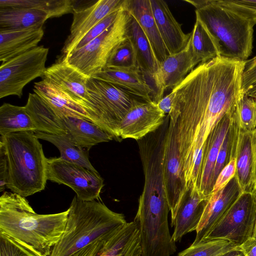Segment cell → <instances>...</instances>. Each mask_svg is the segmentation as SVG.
<instances>
[{
  "label": "cell",
  "mask_w": 256,
  "mask_h": 256,
  "mask_svg": "<svg viewBox=\"0 0 256 256\" xmlns=\"http://www.w3.org/2000/svg\"><path fill=\"white\" fill-rule=\"evenodd\" d=\"M245 62L218 56L200 63L172 89L175 96L168 115L176 124L183 164L202 158L210 133L234 108L244 91Z\"/></svg>",
  "instance_id": "obj_1"
},
{
  "label": "cell",
  "mask_w": 256,
  "mask_h": 256,
  "mask_svg": "<svg viewBox=\"0 0 256 256\" xmlns=\"http://www.w3.org/2000/svg\"><path fill=\"white\" fill-rule=\"evenodd\" d=\"M68 208L51 214L36 213L25 197L4 192L0 197V232L50 256L64 232Z\"/></svg>",
  "instance_id": "obj_2"
},
{
  "label": "cell",
  "mask_w": 256,
  "mask_h": 256,
  "mask_svg": "<svg viewBox=\"0 0 256 256\" xmlns=\"http://www.w3.org/2000/svg\"><path fill=\"white\" fill-rule=\"evenodd\" d=\"M63 235L50 256H70L89 244L106 240L126 223L124 216L98 200L84 201L75 196Z\"/></svg>",
  "instance_id": "obj_3"
},
{
  "label": "cell",
  "mask_w": 256,
  "mask_h": 256,
  "mask_svg": "<svg viewBox=\"0 0 256 256\" xmlns=\"http://www.w3.org/2000/svg\"><path fill=\"white\" fill-rule=\"evenodd\" d=\"M8 169L6 188L24 197L44 190L48 180V158L34 132L0 136Z\"/></svg>",
  "instance_id": "obj_4"
},
{
  "label": "cell",
  "mask_w": 256,
  "mask_h": 256,
  "mask_svg": "<svg viewBox=\"0 0 256 256\" xmlns=\"http://www.w3.org/2000/svg\"><path fill=\"white\" fill-rule=\"evenodd\" d=\"M195 8L196 16L218 44L220 56L246 61L253 48L254 25L218 4L216 0H184Z\"/></svg>",
  "instance_id": "obj_5"
},
{
  "label": "cell",
  "mask_w": 256,
  "mask_h": 256,
  "mask_svg": "<svg viewBox=\"0 0 256 256\" xmlns=\"http://www.w3.org/2000/svg\"><path fill=\"white\" fill-rule=\"evenodd\" d=\"M130 16L123 6L117 18L108 29L84 47L62 56L88 78L100 72L105 68L113 50L127 38Z\"/></svg>",
  "instance_id": "obj_6"
},
{
  "label": "cell",
  "mask_w": 256,
  "mask_h": 256,
  "mask_svg": "<svg viewBox=\"0 0 256 256\" xmlns=\"http://www.w3.org/2000/svg\"><path fill=\"white\" fill-rule=\"evenodd\" d=\"M86 88L105 130L111 134L114 140L120 141L118 127L132 106L134 98L119 86L92 77L88 78Z\"/></svg>",
  "instance_id": "obj_7"
},
{
  "label": "cell",
  "mask_w": 256,
  "mask_h": 256,
  "mask_svg": "<svg viewBox=\"0 0 256 256\" xmlns=\"http://www.w3.org/2000/svg\"><path fill=\"white\" fill-rule=\"evenodd\" d=\"M256 228L255 196L242 192L202 242L224 240L240 246L254 236Z\"/></svg>",
  "instance_id": "obj_8"
},
{
  "label": "cell",
  "mask_w": 256,
  "mask_h": 256,
  "mask_svg": "<svg viewBox=\"0 0 256 256\" xmlns=\"http://www.w3.org/2000/svg\"><path fill=\"white\" fill-rule=\"evenodd\" d=\"M48 48L40 46L2 62L0 66V98L16 96L20 98L24 87L43 77Z\"/></svg>",
  "instance_id": "obj_9"
},
{
  "label": "cell",
  "mask_w": 256,
  "mask_h": 256,
  "mask_svg": "<svg viewBox=\"0 0 256 256\" xmlns=\"http://www.w3.org/2000/svg\"><path fill=\"white\" fill-rule=\"evenodd\" d=\"M48 180L70 187L80 200H98L104 186V179L96 171L60 158H48Z\"/></svg>",
  "instance_id": "obj_10"
},
{
  "label": "cell",
  "mask_w": 256,
  "mask_h": 256,
  "mask_svg": "<svg viewBox=\"0 0 256 256\" xmlns=\"http://www.w3.org/2000/svg\"><path fill=\"white\" fill-rule=\"evenodd\" d=\"M163 170L172 222L188 188L181 162L176 125L170 119L166 135Z\"/></svg>",
  "instance_id": "obj_11"
},
{
  "label": "cell",
  "mask_w": 256,
  "mask_h": 256,
  "mask_svg": "<svg viewBox=\"0 0 256 256\" xmlns=\"http://www.w3.org/2000/svg\"><path fill=\"white\" fill-rule=\"evenodd\" d=\"M88 78L70 66L64 57L60 56L56 62L46 68L42 79L56 86L82 106L104 130L88 96L86 83Z\"/></svg>",
  "instance_id": "obj_12"
},
{
  "label": "cell",
  "mask_w": 256,
  "mask_h": 256,
  "mask_svg": "<svg viewBox=\"0 0 256 256\" xmlns=\"http://www.w3.org/2000/svg\"><path fill=\"white\" fill-rule=\"evenodd\" d=\"M166 117L155 102L134 98L132 106L120 124L118 137L121 140H140L158 130L164 123Z\"/></svg>",
  "instance_id": "obj_13"
},
{
  "label": "cell",
  "mask_w": 256,
  "mask_h": 256,
  "mask_svg": "<svg viewBox=\"0 0 256 256\" xmlns=\"http://www.w3.org/2000/svg\"><path fill=\"white\" fill-rule=\"evenodd\" d=\"M198 65L195 62L188 44L182 51L169 55L160 63L157 72L148 78L152 90V101L158 103L164 97V91L173 89Z\"/></svg>",
  "instance_id": "obj_14"
},
{
  "label": "cell",
  "mask_w": 256,
  "mask_h": 256,
  "mask_svg": "<svg viewBox=\"0 0 256 256\" xmlns=\"http://www.w3.org/2000/svg\"><path fill=\"white\" fill-rule=\"evenodd\" d=\"M124 0H99L82 7L74 6L70 34L61 50V56L68 54L83 36L102 19L120 10Z\"/></svg>",
  "instance_id": "obj_15"
},
{
  "label": "cell",
  "mask_w": 256,
  "mask_h": 256,
  "mask_svg": "<svg viewBox=\"0 0 256 256\" xmlns=\"http://www.w3.org/2000/svg\"><path fill=\"white\" fill-rule=\"evenodd\" d=\"M242 192L234 176L222 190L212 192L196 230V236L192 244L202 242Z\"/></svg>",
  "instance_id": "obj_16"
},
{
  "label": "cell",
  "mask_w": 256,
  "mask_h": 256,
  "mask_svg": "<svg viewBox=\"0 0 256 256\" xmlns=\"http://www.w3.org/2000/svg\"><path fill=\"white\" fill-rule=\"evenodd\" d=\"M233 109L227 112L216 124L204 146L198 190L204 196H210L212 192L214 166L220 148L231 122Z\"/></svg>",
  "instance_id": "obj_17"
},
{
  "label": "cell",
  "mask_w": 256,
  "mask_h": 256,
  "mask_svg": "<svg viewBox=\"0 0 256 256\" xmlns=\"http://www.w3.org/2000/svg\"><path fill=\"white\" fill-rule=\"evenodd\" d=\"M210 197L201 194L196 187L188 188L171 222V226L174 228L172 238L175 242L188 233L196 230Z\"/></svg>",
  "instance_id": "obj_18"
},
{
  "label": "cell",
  "mask_w": 256,
  "mask_h": 256,
  "mask_svg": "<svg viewBox=\"0 0 256 256\" xmlns=\"http://www.w3.org/2000/svg\"><path fill=\"white\" fill-rule=\"evenodd\" d=\"M234 158L235 176L242 192H252L256 186V130H240Z\"/></svg>",
  "instance_id": "obj_19"
},
{
  "label": "cell",
  "mask_w": 256,
  "mask_h": 256,
  "mask_svg": "<svg viewBox=\"0 0 256 256\" xmlns=\"http://www.w3.org/2000/svg\"><path fill=\"white\" fill-rule=\"evenodd\" d=\"M152 14L164 43L170 54H174L186 46L190 32L185 34L164 0H150Z\"/></svg>",
  "instance_id": "obj_20"
},
{
  "label": "cell",
  "mask_w": 256,
  "mask_h": 256,
  "mask_svg": "<svg viewBox=\"0 0 256 256\" xmlns=\"http://www.w3.org/2000/svg\"><path fill=\"white\" fill-rule=\"evenodd\" d=\"M124 6L139 24L160 64L170 54L159 32L150 0H125Z\"/></svg>",
  "instance_id": "obj_21"
},
{
  "label": "cell",
  "mask_w": 256,
  "mask_h": 256,
  "mask_svg": "<svg viewBox=\"0 0 256 256\" xmlns=\"http://www.w3.org/2000/svg\"><path fill=\"white\" fill-rule=\"evenodd\" d=\"M60 116L80 118L98 125L96 120L80 104L56 86L42 79L35 82L33 89Z\"/></svg>",
  "instance_id": "obj_22"
},
{
  "label": "cell",
  "mask_w": 256,
  "mask_h": 256,
  "mask_svg": "<svg viewBox=\"0 0 256 256\" xmlns=\"http://www.w3.org/2000/svg\"><path fill=\"white\" fill-rule=\"evenodd\" d=\"M91 77L118 86L142 100L152 101V88L140 70L105 68Z\"/></svg>",
  "instance_id": "obj_23"
},
{
  "label": "cell",
  "mask_w": 256,
  "mask_h": 256,
  "mask_svg": "<svg viewBox=\"0 0 256 256\" xmlns=\"http://www.w3.org/2000/svg\"><path fill=\"white\" fill-rule=\"evenodd\" d=\"M44 34L42 27L22 30H0L2 63L38 46Z\"/></svg>",
  "instance_id": "obj_24"
},
{
  "label": "cell",
  "mask_w": 256,
  "mask_h": 256,
  "mask_svg": "<svg viewBox=\"0 0 256 256\" xmlns=\"http://www.w3.org/2000/svg\"><path fill=\"white\" fill-rule=\"evenodd\" d=\"M68 134L79 146L89 150L99 143L114 140V136L96 124L74 116H60Z\"/></svg>",
  "instance_id": "obj_25"
},
{
  "label": "cell",
  "mask_w": 256,
  "mask_h": 256,
  "mask_svg": "<svg viewBox=\"0 0 256 256\" xmlns=\"http://www.w3.org/2000/svg\"><path fill=\"white\" fill-rule=\"evenodd\" d=\"M25 108L36 131L50 134H68L62 118L36 94H29Z\"/></svg>",
  "instance_id": "obj_26"
},
{
  "label": "cell",
  "mask_w": 256,
  "mask_h": 256,
  "mask_svg": "<svg viewBox=\"0 0 256 256\" xmlns=\"http://www.w3.org/2000/svg\"><path fill=\"white\" fill-rule=\"evenodd\" d=\"M98 256H142L136 223L128 222L104 243Z\"/></svg>",
  "instance_id": "obj_27"
},
{
  "label": "cell",
  "mask_w": 256,
  "mask_h": 256,
  "mask_svg": "<svg viewBox=\"0 0 256 256\" xmlns=\"http://www.w3.org/2000/svg\"><path fill=\"white\" fill-rule=\"evenodd\" d=\"M126 36L136 52L138 67L146 77H152L159 68L158 62L147 38L136 19L130 15Z\"/></svg>",
  "instance_id": "obj_28"
},
{
  "label": "cell",
  "mask_w": 256,
  "mask_h": 256,
  "mask_svg": "<svg viewBox=\"0 0 256 256\" xmlns=\"http://www.w3.org/2000/svg\"><path fill=\"white\" fill-rule=\"evenodd\" d=\"M49 18L42 11L28 8H0V30H22L42 27Z\"/></svg>",
  "instance_id": "obj_29"
},
{
  "label": "cell",
  "mask_w": 256,
  "mask_h": 256,
  "mask_svg": "<svg viewBox=\"0 0 256 256\" xmlns=\"http://www.w3.org/2000/svg\"><path fill=\"white\" fill-rule=\"evenodd\" d=\"M34 134L38 138L54 144L58 149L61 158L96 171L89 160V150L78 145L68 134H50L38 131L34 132Z\"/></svg>",
  "instance_id": "obj_30"
},
{
  "label": "cell",
  "mask_w": 256,
  "mask_h": 256,
  "mask_svg": "<svg viewBox=\"0 0 256 256\" xmlns=\"http://www.w3.org/2000/svg\"><path fill=\"white\" fill-rule=\"evenodd\" d=\"M188 42L198 64L220 56L218 42L197 18Z\"/></svg>",
  "instance_id": "obj_31"
},
{
  "label": "cell",
  "mask_w": 256,
  "mask_h": 256,
  "mask_svg": "<svg viewBox=\"0 0 256 256\" xmlns=\"http://www.w3.org/2000/svg\"><path fill=\"white\" fill-rule=\"evenodd\" d=\"M36 131V128L25 106H20L8 103L0 107V134L22 132Z\"/></svg>",
  "instance_id": "obj_32"
},
{
  "label": "cell",
  "mask_w": 256,
  "mask_h": 256,
  "mask_svg": "<svg viewBox=\"0 0 256 256\" xmlns=\"http://www.w3.org/2000/svg\"><path fill=\"white\" fill-rule=\"evenodd\" d=\"M73 0H0V8H22L38 10L47 14L48 18L72 13Z\"/></svg>",
  "instance_id": "obj_33"
},
{
  "label": "cell",
  "mask_w": 256,
  "mask_h": 256,
  "mask_svg": "<svg viewBox=\"0 0 256 256\" xmlns=\"http://www.w3.org/2000/svg\"><path fill=\"white\" fill-rule=\"evenodd\" d=\"M233 115L240 130L252 132L256 130V98L243 91L237 100Z\"/></svg>",
  "instance_id": "obj_34"
},
{
  "label": "cell",
  "mask_w": 256,
  "mask_h": 256,
  "mask_svg": "<svg viewBox=\"0 0 256 256\" xmlns=\"http://www.w3.org/2000/svg\"><path fill=\"white\" fill-rule=\"evenodd\" d=\"M234 250H239L238 246L226 240H214L191 244L178 256H220Z\"/></svg>",
  "instance_id": "obj_35"
},
{
  "label": "cell",
  "mask_w": 256,
  "mask_h": 256,
  "mask_svg": "<svg viewBox=\"0 0 256 256\" xmlns=\"http://www.w3.org/2000/svg\"><path fill=\"white\" fill-rule=\"evenodd\" d=\"M105 68L124 70H140L135 50L128 38L113 50Z\"/></svg>",
  "instance_id": "obj_36"
},
{
  "label": "cell",
  "mask_w": 256,
  "mask_h": 256,
  "mask_svg": "<svg viewBox=\"0 0 256 256\" xmlns=\"http://www.w3.org/2000/svg\"><path fill=\"white\" fill-rule=\"evenodd\" d=\"M222 6L256 24V0H216Z\"/></svg>",
  "instance_id": "obj_37"
},
{
  "label": "cell",
  "mask_w": 256,
  "mask_h": 256,
  "mask_svg": "<svg viewBox=\"0 0 256 256\" xmlns=\"http://www.w3.org/2000/svg\"><path fill=\"white\" fill-rule=\"evenodd\" d=\"M0 256H40L23 243L0 232Z\"/></svg>",
  "instance_id": "obj_38"
},
{
  "label": "cell",
  "mask_w": 256,
  "mask_h": 256,
  "mask_svg": "<svg viewBox=\"0 0 256 256\" xmlns=\"http://www.w3.org/2000/svg\"><path fill=\"white\" fill-rule=\"evenodd\" d=\"M122 7L120 10L110 14L99 22L76 44L72 51L84 47L108 29L115 22Z\"/></svg>",
  "instance_id": "obj_39"
},
{
  "label": "cell",
  "mask_w": 256,
  "mask_h": 256,
  "mask_svg": "<svg viewBox=\"0 0 256 256\" xmlns=\"http://www.w3.org/2000/svg\"><path fill=\"white\" fill-rule=\"evenodd\" d=\"M235 158L232 159L220 171L214 182L212 192L222 190L236 175Z\"/></svg>",
  "instance_id": "obj_40"
},
{
  "label": "cell",
  "mask_w": 256,
  "mask_h": 256,
  "mask_svg": "<svg viewBox=\"0 0 256 256\" xmlns=\"http://www.w3.org/2000/svg\"><path fill=\"white\" fill-rule=\"evenodd\" d=\"M256 85V56L245 62L242 76V89L244 92Z\"/></svg>",
  "instance_id": "obj_41"
},
{
  "label": "cell",
  "mask_w": 256,
  "mask_h": 256,
  "mask_svg": "<svg viewBox=\"0 0 256 256\" xmlns=\"http://www.w3.org/2000/svg\"><path fill=\"white\" fill-rule=\"evenodd\" d=\"M8 176V162L4 146L0 143V190L6 188Z\"/></svg>",
  "instance_id": "obj_42"
},
{
  "label": "cell",
  "mask_w": 256,
  "mask_h": 256,
  "mask_svg": "<svg viewBox=\"0 0 256 256\" xmlns=\"http://www.w3.org/2000/svg\"><path fill=\"white\" fill-rule=\"evenodd\" d=\"M108 239L96 241L70 256H98L104 243Z\"/></svg>",
  "instance_id": "obj_43"
},
{
  "label": "cell",
  "mask_w": 256,
  "mask_h": 256,
  "mask_svg": "<svg viewBox=\"0 0 256 256\" xmlns=\"http://www.w3.org/2000/svg\"><path fill=\"white\" fill-rule=\"evenodd\" d=\"M244 256H256V238L252 237L238 246Z\"/></svg>",
  "instance_id": "obj_44"
},
{
  "label": "cell",
  "mask_w": 256,
  "mask_h": 256,
  "mask_svg": "<svg viewBox=\"0 0 256 256\" xmlns=\"http://www.w3.org/2000/svg\"><path fill=\"white\" fill-rule=\"evenodd\" d=\"M174 96V92L172 90L169 94L163 97V98L157 103L158 108L166 114H168L171 111Z\"/></svg>",
  "instance_id": "obj_45"
},
{
  "label": "cell",
  "mask_w": 256,
  "mask_h": 256,
  "mask_svg": "<svg viewBox=\"0 0 256 256\" xmlns=\"http://www.w3.org/2000/svg\"><path fill=\"white\" fill-rule=\"evenodd\" d=\"M220 256H244L243 254L240 250H234L226 252Z\"/></svg>",
  "instance_id": "obj_46"
},
{
  "label": "cell",
  "mask_w": 256,
  "mask_h": 256,
  "mask_svg": "<svg viewBox=\"0 0 256 256\" xmlns=\"http://www.w3.org/2000/svg\"><path fill=\"white\" fill-rule=\"evenodd\" d=\"M244 92L248 96L256 98V85L250 88Z\"/></svg>",
  "instance_id": "obj_47"
},
{
  "label": "cell",
  "mask_w": 256,
  "mask_h": 256,
  "mask_svg": "<svg viewBox=\"0 0 256 256\" xmlns=\"http://www.w3.org/2000/svg\"><path fill=\"white\" fill-rule=\"evenodd\" d=\"M252 192L254 194L256 198V186ZM254 237L256 238V228L255 233H254Z\"/></svg>",
  "instance_id": "obj_48"
}]
</instances>
